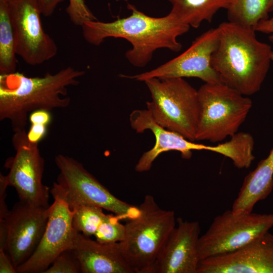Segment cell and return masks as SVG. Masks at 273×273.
Wrapping results in <instances>:
<instances>
[{
	"mask_svg": "<svg viewBox=\"0 0 273 273\" xmlns=\"http://www.w3.org/2000/svg\"><path fill=\"white\" fill-rule=\"evenodd\" d=\"M16 43L7 2L0 1V74L15 72Z\"/></svg>",
	"mask_w": 273,
	"mask_h": 273,
	"instance_id": "21",
	"label": "cell"
},
{
	"mask_svg": "<svg viewBox=\"0 0 273 273\" xmlns=\"http://www.w3.org/2000/svg\"><path fill=\"white\" fill-rule=\"evenodd\" d=\"M169 13L180 22L195 28L204 21L211 22L221 9H227L232 0H168Z\"/></svg>",
	"mask_w": 273,
	"mask_h": 273,
	"instance_id": "19",
	"label": "cell"
},
{
	"mask_svg": "<svg viewBox=\"0 0 273 273\" xmlns=\"http://www.w3.org/2000/svg\"><path fill=\"white\" fill-rule=\"evenodd\" d=\"M268 38H269V40L273 43V37L269 36ZM272 61H273V56L272 57Z\"/></svg>",
	"mask_w": 273,
	"mask_h": 273,
	"instance_id": "32",
	"label": "cell"
},
{
	"mask_svg": "<svg viewBox=\"0 0 273 273\" xmlns=\"http://www.w3.org/2000/svg\"><path fill=\"white\" fill-rule=\"evenodd\" d=\"M64 0H38L40 8L44 16L48 17L53 14L58 5Z\"/></svg>",
	"mask_w": 273,
	"mask_h": 273,
	"instance_id": "29",
	"label": "cell"
},
{
	"mask_svg": "<svg viewBox=\"0 0 273 273\" xmlns=\"http://www.w3.org/2000/svg\"><path fill=\"white\" fill-rule=\"evenodd\" d=\"M70 249L80 262L81 273H134L119 242L101 243L75 230Z\"/></svg>",
	"mask_w": 273,
	"mask_h": 273,
	"instance_id": "17",
	"label": "cell"
},
{
	"mask_svg": "<svg viewBox=\"0 0 273 273\" xmlns=\"http://www.w3.org/2000/svg\"><path fill=\"white\" fill-rule=\"evenodd\" d=\"M103 208L93 205L83 204L74 211L72 225L74 229L87 237L94 236L106 214Z\"/></svg>",
	"mask_w": 273,
	"mask_h": 273,
	"instance_id": "22",
	"label": "cell"
},
{
	"mask_svg": "<svg viewBox=\"0 0 273 273\" xmlns=\"http://www.w3.org/2000/svg\"><path fill=\"white\" fill-rule=\"evenodd\" d=\"M81 273L80 262L74 251L68 249L62 252L43 273Z\"/></svg>",
	"mask_w": 273,
	"mask_h": 273,
	"instance_id": "24",
	"label": "cell"
},
{
	"mask_svg": "<svg viewBox=\"0 0 273 273\" xmlns=\"http://www.w3.org/2000/svg\"><path fill=\"white\" fill-rule=\"evenodd\" d=\"M60 173L50 190L63 198L71 210L79 205L97 206L126 221L138 217L139 206L130 205L114 196L79 161L63 154L55 157Z\"/></svg>",
	"mask_w": 273,
	"mask_h": 273,
	"instance_id": "7",
	"label": "cell"
},
{
	"mask_svg": "<svg viewBox=\"0 0 273 273\" xmlns=\"http://www.w3.org/2000/svg\"><path fill=\"white\" fill-rule=\"evenodd\" d=\"M197 273H273V234L236 251L200 260Z\"/></svg>",
	"mask_w": 273,
	"mask_h": 273,
	"instance_id": "16",
	"label": "cell"
},
{
	"mask_svg": "<svg viewBox=\"0 0 273 273\" xmlns=\"http://www.w3.org/2000/svg\"><path fill=\"white\" fill-rule=\"evenodd\" d=\"M66 11L72 22L75 25H80L94 17L84 0H69Z\"/></svg>",
	"mask_w": 273,
	"mask_h": 273,
	"instance_id": "25",
	"label": "cell"
},
{
	"mask_svg": "<svg viewBox=\"0 0 273 273\" xmlns=\"http://www.w3.org/2000/svg\"><path fill=\"white\" fill-rule=\"evenodd\" d=\"M226 10L229 22L255 31L273 11V0H232Z\"/></svg>",
	"mask_w": 273,
	"mask_h": 273,
	"instance_id": "20",
	"label": "cell"
},
{
	"mask_svg": "<svg viewBox=\"0 0 273 273\" xmlns=\"http://www.w3.org/2000/svg\"><path fill=\"white\" fill-rule=\"evenodd\" d=\"M50 212V206H36L20 201L0 220V225L6 233L4 250L16 269L32 256L38 246Z\"/></svg>",
	"mask_w": 273,
	"mask_h": 273,
	"instance_id": "12",
	"label": "cell"
},
{
	"mask_svg": "<svg viewBox=\"0 0 273 273\" xmlns=\"http://www.w3.org/2000/svg\"><path fill=\"white\" fill-rule=\"evenodd\" d=\"M28 120L31 124H42L48 126L51 121V115L49 111L37 110L32 112L29 115Z\"/></svg>",
	"mask_w": 273,
	"mask_h": 273,
	"instance_id": "27",
	"label": "cell"
},
{
	"mask_svg": "<svg viewBox=\"0 0 273 273\" xmlns=\"http://www.w3.org/2000/svg\"><path fill=\"white\" fill-rule=\"evenodd\" d=\"M12 144L16 153L6 161L9 172L3 175L7 185L15 189L20 201L49 207L50 190L42 183L44 161L38 144L28 140L25 129L14 132Z\"/></svg>",
	"mask_w": 273,
	"mask_h": 273,
	"instance_id": "9",
	"label": "cell"
},
{
	"mask_svg": "<svg viewBox=\"0 0 273 273\" xmlns=\"http://www.w3.org/2000/svg\"><path fill=\"white\" fill-rule=\"evenodd\" d=\"M117 1H127V0H116Z\"/></svg>",
	"mask_w": 273,
	"mask_h": 273,
	"instance_id": "34",
	"label": "cell"
},
{
	"mask_svg": "<svg viewBox=\"0 0 273 273\" xmlns=\"http://www.w3.org/2000/svg\"><path fill=\"white\" fill-rule=\"evenodd\" d=\"M84 73L67 67L41 77L16 71L0 74V120H9L15 132L26 129L28 116L34 111L67 107L71 102L68 87L78 85Z\"/></svg>",
	"mask_w": 273,
	"mask_h": 273,
	"instance_id": "2",
	"label": "cell"
},
{
	"mask_svg": "<svg viewBox=\"0 0 273 273\" xmlns=\"http://www.w3.org/2000/svg\"><path fill=\"white\" fill-rule=\"evenodd\" d=\"M219 38L218 27L211 28L195 38L180 55L160 66L140 74L120 76L141 81L152 78L195 77L205 83H222L211 62Z\"/></svg>",
	"mask_w": 273,
	"mask_h": 273,
	"instance_id": "10",
	"label": "cell"
},
{
	"mask_svg": "<svg viewBox=\"0 0 273 273\" xmlns=\"http://www.w3.org/2000/svg\"><path fill=\"white\" fill-rule=\"evenodd\" d=\"M0 273H17L16 268L4 249H0Z\"/></svg>",
	"mask_w": 273,
	"mask_h": 273,
	"instance_id": "30",
	"label": "cell"
},
{
	"mask_svg": "<svg viewBox=\"0 0 273 273\" xmlns=\"http://www.w3.org/2000/svg\"><path fill=\"white\" fill-rule=\"evenodd\" d=\"M151 94L147 108L164 128L195 142L200 106L198 90L184 78H152L144 81Z\"/></svg>",
	"mask_w": 273,
	"mask_h": 273,
	"instance_id": "5",
	"label": "cell"
},
{
	"mask_svg": "<svg viewBox=\"0 0 273 273\" xmlns=\"http://www.w3.org/2000/svg\"><path fill=\"white\" fill-rule=\"evenodd\" d=\"M176 222L150 273H197L200 261L198 248L200 224L181 217L176 219Z\"/></svg>",
	"mask_w": 273,
	"mask_h": 273,
	"instance_id": "15",
	"label": "cell"
},
{
	"mask_svg": "<svg viewBox=\"0 0 273 273\" xmlns=\"http://www.w3.org/2000/svg\"><path fill=\"white\" fill-rule=\"evenodd\" d=\"M273 189V148L268 156L245 177L234 201V212H251L255 204L265 199Z\"/></svg>",
	"mask_w": 273,
	"mask_h": 273,
	"instance_id": "18",
	"label": "cell"
},
{
	"mask_svg": "<svg viewBox=\"0 0 273 273\" xmlns=\"http://www.w3.org/2000/svg\"><path fill=\"white\" fill-rule=\"evenodd\" d=\"M255 31L270 34L273 37V16L261 21L256 26Z\"/></svg>",
	"mask_w": 273,
	"mask_h": 273,
	"instance_id": "31",
	"label": "cell"
},
{
	"mask_svg": "<svg viewBox=\"0 0 273 273\" xmlns=\"http://www.w3.org/2000/svg\"><path fill=\"white\" fill-rule=\"evenodd\" d=\"M273 226V213H236L232 209L216 216L200 237V260L238 250L256 240Z\"/></svg>",
	"mask_w": 273,
	"mask_h": 273,
	"instance_id": "8",
	"label": "cell"
},
{
	"mask_svg": "<svg viewBox=\"0 0 273 273\" xmlns=\"http://www.w3.org/2000/svg\"><path fill=\"white\" fill-rule=\"evenodd\" d=\"M8 187L3 175L0 174V220L3 219L8 213L9 210L5 202L6 189Z\"/></svg>",
	"mask_w": 273,
	"mask_h": 273,
	"instance_id": "28",
	"label": "cell"
},
{
	"mask_svg": "<svg viewBox=\"0 0 273 273\" xmlns=\"http://www.w3.org/2000/svg\"><path fill=\"white\" fill-rule=\"evenodd\" d=\"M200 106L195 141L217 143L238 132L252 106L251 100L223 83L198 89Z\"/></svg>",
	"mask_w": 273,
	"mask_h": 273,
	"instance_id": "6",
	"label": "cell"
},
{
	"mask_svg": "<svg viewBox=\"0 0 273 273\" xmlns=\"http://www.w3.org/2000/svg\"><path fill=\"white\" fill-rule=\"evenodd\" d=\"M47 131V126L42 124H31L27 132L28 140L33 143H37L45 136Z\"/></svg>",
	"mask_w": 273,
	"mask_h": 273,
	"instance_id": "26",
	"label": "cell"
},
{
	"mask_svg": "<svg viewBox=\"0 0 273 273\" xmlns=\"http://www.w3.org/2000/svg\"><path fill=\"white\" fill-rule=\"evenodd\" d=\"M218 27L219 41L211 62L221 82L246 96L256 93L272 61L271 46L259 41L253 29L229 21Z\"/></svg>",
	"mask_w": 273,
	"mask_h": 273,
	"instance_id": "3",
	"label": "cell"
},
{
	"mask_svg": "<svg viewBox=\"0 0 273 273\" xmlns=\"http://www.w3.org/2000/svg\"><path fill=\"white\" fill-rule=\"evenodd\" d=\"M52 195L54 202L41 240L32 256L16 268L17 273H43L58 255L71 247L75 231L74 211L63 198Z\"/></svg>",
	"mask_w": 273,
	"mask_h": 273,
	"instance_id": "13",
	"label": "cell"
},
{
	"mask_svg": "<svg viewBox=\"0 0 273 273\" xmlns=\"http://www.w3.org/2000/svg\"><path fill=\"white\" fill-rule=\"evenodd\" d=\"M127 8L131 14L127 17L110 22H85L81 26L84 40L94 46L100 45L109 37L127 40L132 47L126 52L125 57L136 67H145L158 49L181 50L182 45L177 38L189 31V25L170 13L157 18L147 15L129 4Z\"/></svg>",
	"mask_w": 273,
	"mask_h": 273,
	"instance_id": "1",
	"label": "cell"
},
{
	"mask_svg": "<svg viewBox=\"0 0 273 273\" xmlns=\"http://www.w3.org/2000/svg\"><path fill=\"white\" fill-rule=\"evenodd\" d=\"M129 118L131 127L136 133L150 130L155 138L154 147L144 152L135 165V170L137 172L149 171L160 154L169 151L180 152L185 159L190 158L193 150L211 151L222 155L226 152V147L223 143L216 146L198 144L164 128L154 120L148 109L134 110L130 114Z\"/></svg>",
	"mask_w": 273,
	"mask_h": 273,
	"instance_id": "14",
	"label": "cell"
},
{
	"mask_svg": "<svg viewBox=\"0 0 273 273\" xmlns=\"http://www.w3.org/2000/svg\"><path fill=\"white\" fill-rule=\"evenodd\" d=\"M120 220L116 215L106 214L94 235L96 240L104 244L122 242L125 235V226L119 222Z\"/></svg>",
	"mask_w": 273,
	"mask_h": 273,
	"instance_id": "23",
	"label": "cell"
},
{
	"mask_svg": "<svg viewBox=\"0 0 273 273\" xmlns=\"http://www.w3.org/2000/svg\"><path fill=\"white\" fill-rule=\"evenodd\" d=\"M0 1H5V2H8V1H9V0H0Z\"/></svg>",
	"mask_w": 273,
	"mask_h": 273,
	"instance_id": "33",
	"label": "cell"
},
{
	"mask_svg": "<svg viewBox=\"0 0 273 273\" xmlns=\"http://www.w3.org/2000/svg\"><path fill=\"white\" fill-rule=\"evenodd\" d=\"M10 15L16 39V53L30 65L54 57L58 52L53 39L43 30L38 0H9Z\"/></svg>",
	"mask_w": 273,
	"mask_h": 273,
	"instance_id": "11",
	"label": "cell"
},
{
	"mask_svg": "<svg viewBox=\"0 0 273 273\" xmlns=\"http://www.w3.org/2000/svg\"><path fill=\"white\" fill-rule=\"evenodd\" d=\"M139 207V215L126 221L125 237L119 244L134 273H150L176 219L173 211L161 208L151 195Z\"/></svg>",
	"mask_w": 273,
	"mask_h": 273,
	"instance_id": "4",
	"label": "cell"
}]
</instances>
